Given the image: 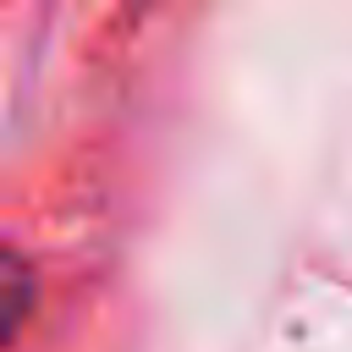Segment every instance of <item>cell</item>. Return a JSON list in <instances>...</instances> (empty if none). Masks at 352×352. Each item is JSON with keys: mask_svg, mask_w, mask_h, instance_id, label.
Listing matches in <instances>:
<instances>
[{"mask_svg": "<svg viewBox=\"0 0 352 352\" xmlns=\"http://www.w3.org/2000/svg\"><path fill=\"white\" fill-rule=\"evenodd\" d=\"M28 308H33V270L22 253L0 248V341L28 319Z\"/></svg>", "mask_w": 352, "mask_h": 352, "instance_id": "6da1fadb", "label": "cell"}]
</instances>
